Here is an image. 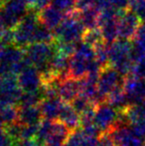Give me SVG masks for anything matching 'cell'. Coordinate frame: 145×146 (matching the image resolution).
<instances>
[{
  "label": "cell",
  "instance_id": "d4e9b609",
  "mask_svg": "<svg viewBox=\"0 0 145 146\" xmlns=\"http://www.w3.org/2000/svg\"><path fill=\"white\" fill-rule=\"evenodd\" d=\"M53 127V121L48 119H43L38 127V132L35 138L36 143L39 146H44L48 136L50 135Z\"/></svg>",
  "mask_w": 145,
  "mask_h": 146
},
{
  "label": "cell",
  "instance_id": "5bb4252c",
  "mask_svg": "<svg viewBox=\"0 0 145 146\" xmlns=\"http://www.w3.org/2000/svg\"><path fill=\"white\" fill-rule=\"evenodd\" d=\"M70 57L56 52L50 62V68L55 76L61 82L70 78Z\"/></svg>",
  "mask_w": 145,
  "mask_h": 146
},
{
  "label": "cell",
  "instance_id": "6da1fadb",
  "mask_svg": "<svg viewBox=\"0 0 145 146\" xmlns=\"http://www.w3.org/2000/svg\"><path fill=\"white\" fill-rule=\"evenodd\" d=\"M133 44L130 40L118 38L110 44L109 52V65L124 77L131 74L134 59H133Z\"/></svg>",
  "mask_w": 145,
  "mask_h": 146
},
{
  "label": "cell",
  "instance_id": "52a82bcc",
  "mask_svg": "<svg viewBox=\"0 0 145 146\" xmlns=\"http://www.w3.org/2000/svg\"><path fill=\"white\" fill-rule=\"evenodd\" d=\"M22 94L23 91L19 85L17 76H0V106L17 105Z\"/></svg>",
  "mask_w": 145,
  "mask_h": 146
},
{
  "label": "cell",
  "instance_id": "2e32d148",
  "mask_svg": "<svg viewBox=\"0 0 145 146\" xmlns=\"http://www.w3.org/2000/svg\"><path fill=\"white\" fill-rule=\"evenodd\" d=\"M59 98L64 103L70 104L79 94V80L73 78H68L62 80L58 87Z\"/></svg>",
  "mask_w": 145,
  "mask_h": 146
},
{
  "label": "cell",
  "instance_id": "7c38bea8",
  "mask_svg": "<svg viewBox=\"0 0 145 146\" xmlns=\"http://www.w3.org/2000/svg\"><path fill=\"white\" fill-rule=\"evenodd\" d=\"M72 131L59 120L53 121L50 135L48 136L44 146H65Z\"/></svg>",
  "mask_w": 145,
  "mask_h": 146
},
{
  "label": "cell",
  "instance_id": "d6a6232c",
  "mask_svg": "<svg viewBox=\"0 0 145 146\" xmlns=\"http://www.w3.org/2000/svg\"><path fill=\"white\" fill-rule=\"evenodd\" d=\"M38 127L39 125H22L21 141L35 140L38 132Z\"/></svg>",
  "mask_w": 145,
  "mask_h": 146
},
{
  "label": "cell",
  "instance_id": "30bf717a",
  "mask_svg": "<svg viewBox=\"0 0 145 146\" xmlns=\"http://www.w3.org/2000/svg\"><path fill=\"white\" fill-rule=\"evenodd\" d=\"M140 19L130 9L121 10L117 20L118 38L132 40L140 26Z\"/></svg>",
  "mask_w": 145,
  "mask_h": 146
},
{
  "label": "cell",
  "instance_id": "e0dca14e",
  "mask_svg": "<svg viewBox=\"0 0 145 146\" xmlns=\"http://www.w3.org/2000/svg\"><path fill=\"white\" fill-rule=\"evenodd\" d=\"M58 120L64 123L71 131L81 128V115L71 106L70 104L64 103Z\"/></svg>",
  "mask_w": 145,
  "mask_h": 146
},
{
  "label": "cell",
  "instance_id": "9a60e30c",
  "mask_svg": "<svg viewBox=\"0 0 145 146\" xmlns=\"http://www.w3.org/2000/svg\"><path fill=\"white\" fill-rule=\"evenodd\" d=\"M67 15L60 12L51 6H47L39 12V21L42 24L52 31H55L64 21Z\"/></svg>",
  "mask_w": 145,
  "mask_h": 146
},
{
  "label": "cell",
  "instance_id": "4316f807",
  "mask_svg": "<svg viewBox=\"0 0 145 146\" xmlns=\"http://www.w3.org/2000/svg\"><path fill=\"white\" fill-rule=\"evenodd\" d=\"M94 52H95V61L100 65V67L103 68L109 65V52L107 44L105 42L97 44L94 46Z\"/></svg>",
  "mask_w": 145,
  "mask_h": 146
},
{
  "label": "cell",
  "instance_id": "7bdbcfd3",
  "mask_svg": "<svg viewBox=\"0 0 145 146\" xmlns=\"http://www.w3.org/2000/svg\"><path fill=\"white\" fill-rule=\"evenodd\" d=\"M5 1H7V0H3V2H5Z\"/></svg>",
  "mask_w": 145,
  "mask_h": 146
},
{
  "label": "cell",
  "instance_id": "ac0fdd59",
  "mask_svg": "<svg viewBox=\"0 0 145 146\" xmlns=\"http://www.w3.org/2000/svg\"><path fill=\"white\" fill-rule=\"evenodd\" d=\"M43 120L39 106H19L18 121L21 125H39Z\"/></svg>",
  "mask_w": 145,
  "mask_h": 146
},
{
  "label": "cell",
  "instance_id": "f1b7e54d",
  "mask_svg": "<svg viewBox=\"0 0 145 146\" xmlns=\"http://www.w3.org/2000/svg\"><path fill=\"white\" fill-rule=\"evenodd\" d=\"M70 105L79 115L84 113L85 111L91 108L93 106H95L89 98H87L86 96H84V95H82V94H79L78 96L70 103Z\"/></svg>",
  "mask_w": 145,
  "mask_h": 146
},
{
  "label": "cell",
  "instance_id": "44dd1931",
  "mask_svg": "<svg viewBox=\"0 0 145 146\" xmlns=\"http://www.w3.org/2000/svg\"><path fill=\"white\" fill-rule=\"evenodd\" d=\"M106 103L117 110H122L129 105L128 99L123 88H118L106 96Z\"/></svg>",
  "mask_w": 145,
  "mask_h": 146
},
{
  "label": "cell",
  "instance_id": "7a4b0ae2",
  "mask_svg": "<svg viewBox=\"0 0 145 146\" xmlns=\"http://www.w3.org/2000/svg\"><path fill=\"white\" fill-rule=\"evenodd\" d=\"M28 66H32L24 49L17 45H7L0 51V76H18Z\"/></svg>",
  "mask_w": 145,
  "mask_h": 146
},
{
  "label": "cell",
  "instance_id": "8fae6325",
  "mask_svg": "<svg viewBox=\"0 0 145 146\" xmlns=\"http://www.w3.org/2000/svg\"><path fill=\"white\" fill-rule=\"evenodd\" d=\"M17 78L19 85L23 92L39 91L43 85L40 72L33 66H28L25 68L17 76Z\"/></svg>",
  "mask_w": 145,
  "mask_h": 146
},
{
  "label": "cell",
  "instance_id": "8d00e7d4",
  "mask_svg": "<svg viewBox=\"0 0 145 146\" xmlns=\"http://www.w3.org/2000/svg\"><path fill=\"white\" fill-rule=\"evenodd\" d=\"M130 0H112V7L117 10H127Z\"/></svg>",
  "mask_w": 145,
  "mask_h": 146
},
{
  "label": "cell",
  "instance_id": "5b68a950",
  "mask_svg": "<svg viewBox=\"0 0 145 146\" xmlns=\"http://www.w3.org/2000/svg\"><path fill=\"white\" fill-rule=\"evenodd\" d=\"M39 24V12L30 9L18 26L13 29L14 44L24 49L28 45L33 44L34 33Z\"/></svg>",
  "mask_w": 145,
  "mask_h": 146
},
{
  "label": "cell",
  "instance_id": "ee69618b",
  "mask_svg": "<svg viewBox=\"0 0 145 146\" xmlns=\"http://www.w3.org/2000/svg\"><path fill=\"white\" fill-rule=\"evenodd\" d=\"M144 145H145V140H144Z\"/></svg>",
  "mask_w": 145,
  "mask_h": 146
},
{
  "label": "cell",
  "instance_id": "f35d334b",
  "mask_svg": "<svg viewBox=\"0 0 145 146\" xmlns=\"http://www.w3.org/2000/svg\"><path fill=\"white\" fill-rule=\"evenodd\" d=\"M6 30H7V28L3 25V23L1 22V21H0V36L2 35V33H3L4 32H5Z\"/></svg>",
  "mask_w": 145,
  "mask_h": 146
},
{
  "label": "cell",
  "instance_id": "9c48e42d",
  "mask_svg": "<svg viewBox=\"0 0 145 146\" xmlns=\"http://www.w3.org/2000/svg\"><path fill=\"white\" fill-rule=\"evenodd\" d=\"M124 78L123 75H121L115 68L110 65L103 68L98 78L99 94L106 99V96L111 92L123 86Z\"/></svg>",
  "mask_w": 145,
  "mask_h": 146
},
{
  "label": "cell",
  "instance_id": "cb8c5ba5",
  "mask_svg": "<svg viewBox=\"0 0 145 146\" xmlns=\"http://www.w3.org/2000/svg\"><path fill=\"white\" fill-rule=\"evenodd\" d=\"M44 99V95L42 91L36 92H23L22 96L19 103L20 107H26V106H39V104Z\"/></svg>",
  "mask_w": 145,
  "mask_h": 146
},
{
  "label": "cell",
  "instance_id": "ffe728a7",
  "mask_svg": "<svg viewBox=\"0 0 145 146\" xmlns=\"http://www.w3.org/2000/svg\"><path fill=\"white\" fill-rule=\"evenodd\" d=\"M79 11V10H78ZM101 10L96 6L83 11H79V20L86 30L98 28V20Z\"/></svg>",
  "mask_w": 145,
  "mask_h": 146
},
{
  "label": "cell",
  "instance_id": "ba28073f",
  "mask_svg": "<svg viewBox=\"0 0 145 146\" xmlns=\"http://www.w3.org/2000/svg\"><path fill=\"white\" fill-rule=\"evenodd\" d=\"M119 110L108 105L107 103H103L96 106L95 110L94 123L103 133H108L117 126Z\"/></svg>",
  "mask_w": 145,
  "mask_h": 146
},
{
  "label": "cell",
  "instance_id": "83f0119b",
  "mask_svg": "<svg viewBox=\"0 0 145 146\" xmlns=\"http://www.w3.org/2000/svg\"><path fill=\"white\" fill-rule=\"evenodd\" d=\"M82 42H84L85 44L94 47L97 44L105 42V40L103 38L101 30L99 28H94V29H90L85 31L82 37Z\"/></svg>",
  "mask_w": 145,
  "mask_h": 146
},
{
  "label": "cell",
  "instance_id": "7402d4cb",
  "mask_svg": "<svg viewBox=\"0 0 145 146\" xmlns=\"http://www.w3.org/2000/svg\"><path fill=\"white\" fill-rule=\"evenodd\" d=\"M18 117L19 106H16V105L0 106V121L4 126L17 122Z\"/></svg>",
  "mask_w": 145,
  "mask_h": 146
},
{
  "label": "cell",
  "instance_id": "484cf974",
  "mask_svg": "<svg viewBox=\"0 0 145 146\" xmlns=\"http://www.w3.org/2000/svg\"><path fill=\"white\" fill-rule=\"evenodd\" d=\"M49 4L65 15H70L77 9V0H49Z\"/></svg>",
  "mask_w": 145,
  "mask_h": 146
},
{
  "label": "cell",
  "instance_id": "8992f818",
  "mask_svg": "<svg viewBox=\"0 0 145 146\" xmlns=\"http://www.w3.org/2000/svg\"><path fill=\"white\" fill-rule=\"evenodd\" d=\"M29 10L30 7L26 0H7L0 7V21L7 29L13 30Z\"/></svg>",
  "mask_w": 145,
  "mask_h": 146
},
{
  "label": "cell",
  "instance_id": "74e56055",
  "mask_svg": "<svg viewBox=\"0 0 145 146\" xmlns=\"http://www.w3.org/2000/svg\"><path fill=\"white\" fill-rule=\"evenodd\" d=\"M94 2H95V6L100 10L108 9V7H113L112 0H94Z\"/></svg>",
  "mask_w": 145,
  "mask_h": 146
},
{
  "label": "cell",
  "instance_id": "e575fe53",
  "mask_svg": "<svg viewBox=\"0 0 145 146\" xmlns=\"http://www.w3.org/2000/svg\"><path fill=\"white\" fill-rule=\"evenodd\" d=\"M131 75L139 79H145V62H142V61L135 62L131 71Z\"/></svg>",
  "mask_w": 145,
  "mask_h": 146
},
{
  "label": "cell",
  "instance_id": "3957f363",
  "mask_svg": "<svg viewBox=\"0 0 145 146\" xmlns=\"http://www.w3.org/2000/svg\"><path fill=\"white\" fill-rule=\"evenodd\" d=\"M85 31L86 29L79 20V11L76 9L73 13L67 15L54 33L56 41L78 44L82 40Z\"/></svg>",
  "mask_w": 145,
  "mask_h": 146
},
{
  "label": "cell",
  "instance_id": "d6986e66",
  "mask_svg": "<svg viewBox=\"0 0 145 146\" xmlns=\"http://www.w3.org/2000/svg\"><path fill=\"white\" fill-rule=\"evenodd\" d=\"M93 62V61H91ZM91 62H88L79 57L72 56L70 57V76L75 80H81L87 76L89 66Z\"/></svg>",
  "mask_w": 145,
  "mask_h": 146
},
{
  "label": "cell",
  "instance_id": "1f68e13d",
  "mask_svg": "<svg viewBox=\"0 0 145 146\" xmlns=\"http://www.w3.org/2000/svg\"><path fill=\"white\" fill-rule=\"evenodd\" d=\"M85 139L86 137L83 135L81 129H78L70 133L65 146H81Z\"/></svg>",
  "mask_w": 145,
  "mask_h": 146
},
{
  "label": "cell",
  "instance_id": "4dcf8cb0",
  "mask_svg": "<svg viewBox=\"0 0 145 146\" xmlns=\"http://www.w3.org/2000/svg\"><path fill=\"white\" fill-rule=\"evenodd\" d=\"M134 50L136 51H143L145 50V22L140 24L138 32L134 38Z\"/></svg>",
  "mask_w": 145,
  "mask_h": 146
},
{
  "label": "cell",
  "instance_id": "ab89813d",
  "mask_svg": "<svg viewBox=\"0 0 145 146\" xmlns=\"http://www.w3.org/2000/svg\"><path fill=\"white\" fill-rule=\"evenodd\" d=\"M4 47H5V44H3V42L1 41V39H0V51H1Z\"/></svg>",
  "mask_w": 145,
  "mask_h": 146
},
{
  "label": "cell",
  "instance_id": "836d02e7",
  "mask_svg": "<svg viewBox=\"0 0 145 146\" xmlns=\"http://www.w3.org/2000/svg\"><path fill=\"white\" fill-rule=\"evenodd\" d=\"M130 129H132L133 133L140 140H145V121H138L131 123Z\"/></svg>",
  "mask_w": 145,
  "mask_h": 146
},
{
  "label": "cell",
  "instance_id": "d590c367",
  "mask_svg": "<svg viewBox=\"0 0 145 146\" xmlns=\"http://www.w3.org/2000/svg\"><path fill=\"white\" fill-rule=\"evenodd\" d=\"M95 6L94 0H77L76 9L79 11H83Z\"/></svg>",
  "mask_w": 145,
  "mask_h": 146
},
{
  "label": "cell",
  "instance_id": "603a6c76",
  "mask_svg": "<svg viewBox=\"0 0 145 146\" xmlns=\"http://www.w3.org/2000/svg\"><path fill=\"white\" fill-rule=\"evenodd\" d=\"M56 42L55 33L44 24L38 25L35 31L33 37V44L34 43H44V44H54Z\"/></svg>",
  "mask_w": 145,
  "mask_h": 146
},
{
  "label": "cell",
  "instance_id": "277c9868",
  "mask_svg": "<svg viewBox=\"0 0 145 146\" xmlns=\"http://www.w3.org/2000/svg\"><path fill=\"white\" fill-rule=\"evenodd\" d=\"M24 52L30 65L41 73L50 70V62L56 50L54 44L34 43L25 47Z\"/></svg>",
  "mask_w": 145,
  "mask_h": 146
},
{
  "label": "cell",
  "instance_id": "60d3db41",
  "mask_svg": "<svg viewBox=\"0 0 145 146\" xmlns=\"http://www.w3.org/2000/svg\"><path fill=\"white\" fill-rule=\"evenodd\" d=\"M4 2H3V0H0V7L2 6V4H3Z\"/></svg>",
  "mask_w": 145,
  "mask_h": 146
},
{
  "label": "cell",
  "instance_id": "f546056e",
  "mask_svg": "<svg viewBox=\"0 0 145 146\" xmlns=\"http://www.w3.org/2000/svg\"><path fill=\"white\" fill-rule=\"evenodd\" d=\"M21 129L22 125L19 121L4 126V129H5L6 133L14 141V143H16L21 140Z\"/></svg>",
  "mask_w": 145,
  "mask_h": 146
},
{
  "label": "cell",
  "instance_id": "4fadbf2b",
  "mask_svg": "<svg viewBox=\"0 0 145 146\" xmlns=\"http://www.w3.org/2000/svg\"><path fill=\"white\" fill-rule=\"evenodd\" d=\"M64 102L60 98H44L39 104L43 119L58 120Z\"/></svg>",
  "mask_w": 145,
  "mask_h": 146
},
{
  "label": "cell",
  "instance_id": "b9f144b4",
  "mask_svg": "<svg viewBox=\"0 0 145 146\" xmlns=\"http://www.w3.org/2000/svg\"><path fill=\"white\" fill-rule=\"evenodd\" d=\"M1 127H4V125L2 124V122H1V121H0V128H1Z\"/></svg>",
  "mask_w": 145,
  "mask_h": 146
}]
</instances>
